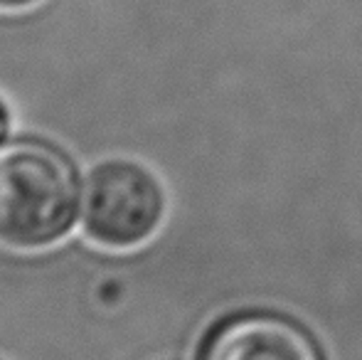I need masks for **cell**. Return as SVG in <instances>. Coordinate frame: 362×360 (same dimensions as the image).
<instances>
[{"instance_id": "cell-1", "label": "cell", "mask_w": 362, "mask_h": 360, "mask_svg": "<svg viewBox=\"0 0 362 360\" xmlns=\"http://www.w3.org/2000/svg\"><path fill=\"white\" fill-rule=\"evenodd\" d=\"M81 180L59 146L35 136L0 141V245L42 250L81 215Z\"/></svg>"}, {"instance_id": "cell-2", "label": "cell", "mask_w": 362, "mask_h": 360, "mask_svg": "<svg viewBox=\"0 0 362 360\" xmlns=\"http://www.w3.org/2000/svg\"><path fill=\"white\" fill-rule=\"evenodd\" d=\"M165 195L156 175L131 161L96 166L81 187V222L86 235L111 250L144 245L158 230Z\"/></svg>"}, {"instance_id": "cell-3", "label": "cell", "mask_w": 362, "mask_h": 360, "mask_svg": "<svg viewBox=\"0 0 362 360\" xmlns=\"http://www.w3.org/2000/svg\"><path fill=\"white\" fill-rule=\"evenodd\" d=\"M202 360H320V353L300 326L252 313L217 326L202 348Z\"/></svg>"}, {"instance_id": "cell-4", "label": "cell", "mask_w": 362, "mask_h": 360, "mask_svg": "<svg viewBox=\"0 0 362 360\" xmlns=\"http://www.w3.org/2000/svg\"><path fill=\"white\" fill-rule=\"evenodd\" d=\"M8 129H10V111L5 106V101L0 99V141L8 139Z\"/></svg>"}, {"instance_id": "cell-5", "label": "cell", "mask_w": 362, "mask_h": 360, "mask_svg": "<svg viewBox=\"0 0 362 360\" xmlns=\"http://www.w3.org/2000/svg\"><path fill=\"white\" fill-rule=\"evenodd\" d=\"M30 3H35V0H0L3 8H20V5H30Z\"/></svg>"}]
</instances>
